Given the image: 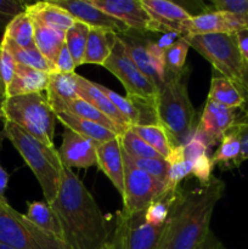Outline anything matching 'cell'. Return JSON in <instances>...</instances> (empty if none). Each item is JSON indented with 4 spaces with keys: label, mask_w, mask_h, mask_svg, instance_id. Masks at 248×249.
<instances>
[{
    "label": "cell",
    "mask_w": 248,
    "mask_h": 249,
    "mask_svg": "<svg viewBox=\"0 0 248 249\" xmlns=\"http://www.w3.org/2000/svg\"><path fill=\"white\" fill-rule=\"evenodd\" d=\"M62 229L68 249H99L108 242L104 214L82 180L63 167L60 190L50 203Z\"/></svg>",
    "instance_id": "6da1fadb"
},
{
    "label": "cell",
    "mask_w": 248,
    "mask_h": 249,
    "mask_svg": "<svg viewBox=\"0 0 248 249\" xmlns=\"http://www.w3.org/2000/svg\"><path fill=\"white\" fill-rule=\"evenodd\" d=\"M224 190V181L212 178L207 185L180 195L168 219L159 249H196L203 243L211 233L212 215Z\"/></svg>",
    "instance_id": "7a4b0ae2"
},
{
    "label": "cell",
    "mask_w": 248,
    "mask_h": 249,
    "mask_svg": "<svg viewBox=\"0 0 248 249\" xmlns=\"http://www.w3.org/2000/svg\"><path fill=\"white\" fill-rule=\"evenodd\" d=\"M184 73L167 77L155 102L157 123L167 131L173 148L184 146L194 135L196 111L189 97Z\"/></svg>",
    "instance_id": "3957f363"
},
{
    "label": "cell",
    "mask_w": 248,
    "mask_h": 249,
    "mask_svg": "<svg viewBox=\"0 0 248 249\" xmlns=\"http://www.w3.org/2000/svg\"><path fill=\"white\" fill-rule=\"evenodd\" d=\"M1 133L33 172L40 185L45 202L50 204L57 196L62 179L63 165L58 150L40 142L10 122L4 121Z\"/></svg>",
    "instance_id": "277c9868"
},
{
    "label": "cell",
    "mask_w": 248,
    "mask_h": 249,
    "mask_svg": "<svg viewBox=\"0 0 248 249\" xmlns=\"http://www.w3.org/2000/svg\"><path fill=\"white\" fill-rule=\"evenodd\" d=\"M4 121L15 124L45 145L53 147L56 113L43 92L6 97L2 101Z\"/></svg>",
    "instance_id": "5b68a950"
},
{
    "label": "cell",
    "mask_w": 248,
    "mask_h": 249,
    "mask_svg": "<svg viewBox=\"0 0 248 249\" xmlns=\"http://www.w3.org/2000/svg\"><path fill=\"white\" fill-rule=\"evenodd\" d=\"M0 243L14 249H68L66 243L34 225L0 198Z\"/></svg>",
    "instance_id": "8992f818"
},
{
    "label": "cell",
    "mask_w": 248,
    "mask_h": 249,
    "mask_svg": "<svg viewBox=\"0 0 248 249\" xmlns=\"http://www.w3.org/2000/svg\"><path fill=\"white\" fill-rule=\"evenodd\" d=\"M199 55L203 56L214 71L238 85L243 70V58L238 49L236 33H215L184 36Z\"/></svg>",
    "instance_id": "52a82bcc"
},
{
    "label": "cell",
    "mask_w": 248,
    "mask_h": 249,
    "mask_svg": "<svg viewBox=\"0 0 248 249\" xmlns=\"http://www.w3.org/2000/svg\"><path fill=\"white\" fill-rule=\"evenodd\" d=\"M104 67L112 73L125 89L128 97L155 106L158 89L156 85L136 67L128 55L123 39L118 36L111 55Z\"/></svg>",
    "instance_id": "ba28073f"
},
{
    "label": "cell",
    "mask_w": 248,
    "mask_h": 249,
    "mask_svg": "<svg viewBox=\"0 0 248 249\" xmlns=\"http://www.w3.org/2000/svg\"><path fill=\"white\" fill-rule=\"evenodd\" d=\"M123 158L124 191L122 195L123 209L121 212L125 215L142 213L164 194L165 184L136 168L124 152Z\"/></svg>",
    "instance_id": "9c48e42d"
},
{
    "label": "cell",
    "mask_w": 248,
    "mask_h": 249,
    "mask_svg": "<svg viewBox=\"0 0 248 249\" xmlns=\"http://www.w3.org/2000/svg\"><path fill=\"white\" fill-rule=\"evenodd\" d=\"M167 223L155 226L146 223L145 212L133 215L118 212L113 238L109 243L113 249H159Z\"/></svg>",
    "instance_id": "30bf717a"
},
{
    "label": "cell",
    "mask_w": 248,
    "mask_h": 249,
    "mask_svg": "<svg viewBox=\"0 0 248 249\" xmlns=\"http://www.w3.org/2000/svg\"><path fill=\"white\" fill-rule=\"evenodd\" d=\"M123 43L125 50L136 67L159 89L167 79L164 66V51L160 50L156 41L135 43L128 41L124 38Z\"/></svg>",
    "instance_id": "8fae6325"
},
{
    "label": "cell",
    "mask_w": 248,
    "mask_h": 249,
    "mask_svg": "<svg viewBox=\"0 0 248 249\" xmlns=\"http://www.w3.org/2000/svg\"><path fill=\"white\" fill-rule=\"evenodd\" d=\"M53 2L66 10L75 21L85 23L90 28L106 29L116 34H126L130 32L123 22L109 16L89 0H53Z\"/></svg>",
    "instance_id": "7c38bea8"
},
{
    "label": "cell",
    "mask_w": 248,
    "mask_h": 249,
    "mask_svg": "<svg viewBox=\"0 0 248 249\" xmlns=\"http://www.w3.org/2000/svg\"><path fill=\"white\" fill-rule=\"evenodd\" d=\"M91 2L109 16L123 22L130 31L156 32L153 21L141 0H91Z\"/></svg>",
    "instance_id": "4fadbf2b"
},
{
    "label": "cell",
    "mask_w": 248,
    "mask_h": 249,
    "mask_svg": "<svg viewBox=\"0 0 248 249\" xmlns=\"http://www.w3.org/2000/svg\"><path fill=\"white\" fill-rule=\"evenodd\" d=\"M248 28V22L228 12L212 11L191 16L184 27L182 36L215 33H237Z\"/></svg>",
    "instance_id": "5bb4252c"
},
{
    "label": "cell",
    "mask_w": 248,
    "mask_h": 249,
    "mask_svg": "<svg viewBox=\"0 0 248 249\" xmlns=\"http://www.w3.org/2000/svg\"><path fill=\"white\" fill-rule=\"evenodd\" d=\"M241 114L238 109L230 108L224 105L207 100L197 129L202 131L209 145L214 146L220 142L223 136L230 130Z\"/></svg>",
    "instance_id": "9a60e30c"
},
{
    "label": "cell",
    "mask_w": 248,
    "mask_h": 249,
    "mask_svg": "<svg viewBox=\"0 0 248 249\" xmlns=\"http://www.w3.org/2000/svg\"><path fill=\"white\" fill-rule=\"evenodd\" d=\"M61 163L66 168L88 169L96 165V145L89 139L65 128L58 148Z\"/></svg>",
    "instance_id": "2e32d148"
},
{
    "label": "cell",
    "mask_w": 248,
    "mask_h": 249,
    "mask_svg": "<svg viewBox=\"0 0 248 249\" xmlns=\"http://www.w3.org/2000/svg\"><path fill=\"white\" fill-rule=\"evenodd\" d=\"M155 24L156 32H174L182 36L184 27L191 15L180 5L167 0H141Z\"/></svg>",
    "instance_id": "e0dca14e"
},
{
    "label": "cell",
    "mask_w": 248,
    "mask_h": 249,
    "mask_svg": "<svg viewBox=\"0 0 248 249\" xmlns=\"http://www.w3.org/2000/svg\"><path fill=\"white\" fill-rule=\"evenodd\" d=\"M96 165L111 180L119 195H123L124 158L119 136L96 146Z\"/></svg>",
    "instance_id": "ac0fdd59"
},
{
    "label": "cell",
    "mask_w": 248,
    "mask_h": 249,
    "mask_svg": "<svg viewBox=\"0 0 248 249\" xmlns=\"http://www.w3.org/2000/svg\"><path fill=\"white\" fill-rule=\"evenodd\" d=\"M77 73H50L46 88V99L56 114L68 111V107L78 95Z\"/></svg>",
    "instance_id": "d6986e66"
},
{
    "label": "cell",
    "mask_w": 248,
    "mask_h": 249,
    "mask_svg": "<svg viewBox=\"0 0 248 249\" xmlns=\"http://www.w3.org/2000/svg\"><path fill=\"white\" fill-rule=\"evenodd\" d=\"M77 82L78 95H79L80 99L89 102V104L92 105L95 108H97L100 112H102L105 116L108 117V118L118 126L119 130L122 131V134H124V131L130 129V126L126 123L125 119L123 118V116L119 113L118 109H117L116 106L112 104L111 100L105 95V92L100 89L97 83L90 82L89 79H87V78L82 77V75L79 74H78L77 77Z\"/></svg>",
    "instance_id": "ffe728a7"
},
{
    "label": "cell",
    "mask_w": 248,
    "mask_h": 249,
    "mask_svg": "<svg viewBox=\"0 0 248 249\" xmlns=\"http://www.w3.org/2000/svg\"><path fill=\"white\" fill-rule=\"evenodd\" d=\"M49 77L50 73L17 63L14 78L5 89V99L43 92L48 88Z\"/></svg>",
    "instance_id": "44dd1931"
},
{
    "label": "cell",
    "mask_w": 248,
    "mask_h": 249,
    "mask_svg": "<svg viewBox=\"0 0 248 249\" xmlns=\"http://www.w3.org/2000/svg\"><path fill=\"white\" fill-rule=\"evenodd\" d=\"M56 119L62 124L65 128L71 129L74 133L84 136V138L91 140L95 145H101V143L107 142L109 140L118 138V134L100 124L94 123L88 119L80 118V117L74 116L70 112H63V113L56 114Z\"/></svg>",
    "instance_id": "7402d4cb"
},
{
    "label": "cell",
    "mask_w": 248,
    "mask_h": 249,
    "mask_svg": "<svg viewBox=\"0 0 248 249\" xmlns=\"http://www.w3.org/2000/svg\"><path fill=\"white\" fill-rule=\"evenodd\" d=\"M26 12L34 21L65 32H67L75 22L66 10L53 4V1H40L26 5Z\"/></svg>",
    "instance_id": "603a6c76"
},
{
    "label": "cell",
    "mask_w": 248,
    "mask_h": 249,
    "mask_svg": "<svg viewBox=\"0 0 248 249\" xmlns=\"http://www.w3.org/2000/svg\"><path fill=\"white\" fill-rule=\"evenodd\" d=\"M117 38H118V34L111 31L90 28L83 65L91 63V65L104 66L113 50Z\"/></svg>",
    "instance_id": "cb8c5ba5"
},
{
    "label": "cell",
    "mask_w": 248,
    "mask_h": 249,
    "mask_svg": "<svg viewBox=\"0 0 248 249\" xmlns=\"http://www.w3.org/2000/svg\"><path fill=\"white\" fill-rule=\"evenodd\" d=\"M32 21L34 26V43L36 49L53 66L61 49L66 44V32L41 24L34 19Z\"/></svg>",
    "instance_id": "d4e9b609"
},
{
    "label": "cell",
    "mask_w": 248,
    "mask_h": 249,
    "mask_svg": "<svg viewBox=\"0 0 248 249\" xmlns=\"http://www.w3.org/2000/svg\"><path fill=\"white\" fill-rule=\"evenodd\" d=\"M207 100L224 105L230 108L241 109V111L245 107V99L241 95L237 87L230 79L223 77L219 73L212 77L211 89H209Z\"/></svg>",
    "instance_id": "484cf974"
},
{
    "label": "cell",
    "mask_w": 248,
    "mask_h": 249,
    "mask_svg": "<svg viewBox=\"0 0 248 249\" xmlns=\"http://www.w3.org/2000/svg\"><path fill=\"white\" fill-rule=\"evenodd\" d=\"M28 220H31L34 225L38 226L49 235L63 241L62 229H61L58 219L55 212L51 208L48 202L34 201L28 203V211L24 214Z\"/></svg>",
    "instance_id": "4316f807"
},
{
    "label": "cell",
    "mask_w": 248,
    "mask_h": 249,
    "mask_svg": "<svg viewBox=\"0 0 248 249\" xmlns=\"http://www.w3.org/2000/svg\"><path fill=\"white\" fill-rule=\"evenodd\" d=\"M213 164L224 168H233L241 165V140L235 126L223 136L215 152L211 156Z\"/></svg>",
    "instance_id": "83f0119b"
},
{
    "label": "cell",
    "mask_w": 248,
    "mask_h": 249,
    "mask_svg": "<svg viewBox=\"0 0 248 249\" xmlns=\"http://www.w3.org/2000/svg\"><path fill=\"white\" fill-rule=\"evenodd\" d=\"M1 44H4L7 48V50L12 53L14 58L16 60L17 63L19 65L27 66V67H32L34 70L43 71L46 73L55 72L53 66L41 55L40 51L35 48H21V46L16 45L14 41L10 39L2 36Z\"/></svg>",
    "instance_id": "f1b7e54d"
},
{
    "label": "cell",
    "mask_w": 248,
    "mask_h": 249,
    "mask_svg": "<svg viewBox=\"0 0 248 249\" xmlns=\"http://www.w3.org/2000/svg\"><path fill=\"white\" fill-rule=\"evenodd\" d=\"M167 162L169 164V169L165 182V192H177L179 191L177 187L180 182L192 175V162L184 157L182 146L173 148L169 157L167 158Z\"/></svg>",
    "instance_id": "f546056e"
},
{
    "label": "cell",
    "mask_w": 248,
    "mask_h": 249,
    "mask_svg": "<svg viewBox=\"0 0 248 249\" xmlns=\"http://www.w3.org/2000/svg\"><path fill=\"white\" fill-rule=\"evenodd\" d=\"M2 36L10 39L21 48H35L33 21L26 10L12 19L11 23L5 29Z\"/></svg>",
    "instance_id": "4dcf8cb0"
},
{
    "label": "cell",
    "mask_w": 248,
    "mask_h": 249,
    "mask_svg": "<svg viewBox=\"0 0 248 249\" xmlns=\"http://www.w3.org/2000/svg\"><path fill=\"white\" fill-rule=\"evenodd\" d=\"M134 133L138 134L147 145L157 151L164 160L169 157L173 145L169 140L167 131L159 124H145V125L131 126Z\"/></svg>",
    "instance_id": "1f68e13d"
},
{
    "label": "cell",
    "mask_w": 248,
    "mask_h": 249,
    "mask_svg": "<svg viewBox=\"0 0 248 249\" xmlns=\"http://www.w3.org/2000/svg\"><path fill=\"white\" fill-rule=\"evenodd\" d=\"M180 197V192H165L148 206L145 211V221L155 226L164 225L172 214L173 207Z\"/></svg>",
    "instance_id": "d6a6232c"
},
{
    "label": "cell",
    "mask_w": 248,
    "mask_h": 249,
    "mask_svg": "<svg viewBox=\"0 0 248 249\" xmlns=\"http://www.w3.org/2000/svg\"><path fill=\"white\" fill-rule=\"evenodd\" d=\"M89 31V26L82 23V22L75 21L74 24L66 32V46H67L68 51L72 55L77 67L83 65Z\"/></svg>",
    "instance_id": "836d02e7"
},
{
    "label": "cell",
    "mask_w": 248,
    "mask_h": 249,
    "mask_svg": "<svg viewBox=\"0 0 248 249\" xmlns=\"http://www.w3.org/2000/svg\"><path fill=\"white\" fill-rule=\"evenodd\" d=\"M189 49L190 44L187 43L186 39L184 36H180L172 46H169L164 51V66L167 77L184 73Z\"/></svg>",
    "instance_id": "e575fe53"
},
{
    "label": "cell",
    "mask_w": 248,
    "mask_h": 249,
    "mask_svg": "<svg viewBox=\"0 0 248 249\" xmlns=\"http://www.w3.org/2000/svg\"><path fill=\"white\" fill-rule=\"evenodd\" d=\"M67 112H70V113L74 114V116L77 117H80V118L88 119V121H91L94 122V123L100 124V125L105 126V128L117 133L119 136L122 135V131L119 130L118 126H117L108 117L105 116L102 112H100L99 109L95 108L92 105H90L89 102L80 99V97H78L77 100H74V101L70 105Z\"/></svg>",
    "instance_id": "d590c367"
},
{
    "label": "cell",
    "mask_w": 248,
    "mask_h": 249,
    "mask_svg": "<svg viewBox=\"0 0 248 249\" xmlns=\"http://www.w3.org/2000/svg\"><path fill=\"white\" fill-rule=\"evenodd\" d=\"M122 148L128 156L134 158H163L157 151L145 142L133 129H128L119 136ZM164 160V158H163Z\"/></svg>",
    "instance_id": "8d00e7d4"
},
{
    "label": "cell",
    "mask_w": 248,
    "mask_h": 249,
    "mask_svg": "<svg viewBox=\"0 0 248 249\" xmlns=\"http://www.w3.org/2000/svg\"><path fill=\"white\" fill-rule=\"evenodd\" d=\"M126 157L129 158V160L136 168H139L142 172L147 173L148 175L156 178V179L164 182V184L167 182L168 169H169V164H168L167 160H163V158H134L128 155H126Z\"/></svg>",
    "instance_id": "74e56055"
},
{
    "label": "cell",
    "mask_w": 248,
    "mask_h": 249,
    "mask_svg": "<svg viewBox=\"0 0 248 249\" xmlns=\"http://www.w3.org/2000/svg\"><path fill=\"white\" fill-rule=\"evenodd\" d=\"M209 147H211V145H209L206 136L196 126V130H195L194 135L182 146V152H184V157L187 160L194 162L195 160H197L201 156L208 155Z\"/></svg>",
    "instance_id": "f35d334b"
},
{
    "label": "cell",
    "mask_w": 248,
    "mask_h": 249,
    "mask_svg": "<svg viewBox=\"0 0 248 249\" xmlns=\"http://www.w3.org/2000/svg\"><path fill=\"white\" fill-rule=\"evenodd\" d=\"M214 11L228 12L248 22V0H214Z\"/></svg>",
    "instance_id": "ab89813d"
},
{
    "label": "cell",
    "mask_w": 248,
    "mask_h": 249,
    "mask_svg": "<svg viewBox=\"0 0 248 249\" xmlns=\"http://www.w3.org/2000/svg\"><path fill=\"white\" fill-rule=\"evenodd\" d=\"M26 10V5L17 0H0V32H5L12 19Z\"/></svg>",
    "instance_id": "60d3db41"
},
{
    "label": "cell",
    "mask_w": 248,
    "mask_h": 249,
    "mask_svg": "<svg viewBox=\"0 0 248 249\" xmlns=\"http://www.w3.org/2000/svg\"><path fill=\"white\" fill-rule=\"evenodd\" d=\"M16 66L17 62L14 56H12V53L7 50L4 44L0 43V77H1L2 83H4L5 89L14 78Z\"/></svg>",
    "instance_id": "b9f144b4"
},
{
    "label": "cell",
    "mask_w": 248,
    "mask_h": 249,
    "mask_svg": "<svg viewBox=\"0 0 248 249\" xmlns=\"http://www.w3.org/2000/svg\"><path fill=\"white\" fill-rule=\"evenodd\" d=\"M213 167L211 156L203 155L192 162V175L201 182V185H207L213 178Z\"/></svg>",
    "instance_id": "7bdbcfd3"
},
{
    "label": "cell",
    "mask_w": 248,
    "mask_h": 249,
    "mask_svg": "<svg viewBox=\"0 0 248 249\" xmlns=\"http://www.w3.org/2000/svg\"><path fill=\"white\" fill-rule=\"evenodd\" d=\"M235 129L237 130L238 136L241 140V157L240 163H243L248 160V111L243 112L236 123L233 124Z\"/></svg>",
    "instance_id": "ee69618b"
},
{
    "label": "cell",
    "mask_w": 248,
    "mask_h": 249,
    "mask_svg": "<svg viewBox=\"0 0 248 249\" xmlns=\"http://www.w3.org/2000/svg\"><path fill=\"white\" fill-rule=\"evenodd\" d=\"M53 67H55V72L57 73H74L77 66H75L74 60H73L72 55L68 51L66 44L61 49Z\"/></svg>",
    "instance_id": "f6af8a7d"
},
{
    "label": "cell",
    "mask_w": 248,
    "mask_h": 249,
    "mask_svg": "<svg viewBox=\"0 0 248 249\" xmlns=\"http://www.w3.org/2000/svg\"><path fill=\"white\" fill-rule=\"evenodd\" d=\"M237 89L240 90L241 95L245 99V107H243L242 111L247 112L248 111V65L245 63L243 65V70H242V74H241V80L238 83V85H236Z\"/></svg>",
    "instance_id": "bcb514c9"
},
{
    "label": "cell",
    "mask_w": 248,
    "mask_h": 249,
    "mask_svg": "<svg viewBox=\"0 0 248 249\" xmlns=\"http://www.w3.org/2000/svg\"><path fill=\"white\" fill-rule=\"evenodd\" d=\"M236 38H237L238 49H240L243 62L248 65V28L238 31L236 33Z\"/></svg>",
    "instance_id": "7dc6e473"
},
{
    "label": "cell",
    "mask_w": 248,
    "mask_h": 249,
    "mask_svg": "<svg viewBox=\"0 0 248 249\" xmlns=\"http://www.w3.org/2000/svg\"><path fill=\"white\" fill-rule=\"evenodd\" d=\"M180 36H179L177 33H174V32H167V33L163 34V36L156 41V44H157V46L160 49V50L165 51L169 46H172L173 44L180 38Z\"/></svg>",
    "instance_id": "c3c4849f"
},
{
    "label": "cell",
    "mask_w": 248,
    "mask_h": 249,
    "mask_svg": "<svg viewBox=\"0 0 248 249\" xmlns=\"http://www.w3.org/2000/svg\"><path fill=\"white\" fill-rule=\"evenodd\" d=\"M1 141L2 138L0 139V148H1ZM9 179L10 174L5 170V168L0 163V198L1 199H6L5 198V191L7 189V185H9Z\"/></svg>",
    "instance_id": "681fc988"
},
{
    "label": "cell",
    "mask_w": 248,
    "mask_h": 249,
    "mask_svg": "<svg viewBox=\"0 0 248 249\" xmlns=\"http://www.w3.org/2000/svg\"><path fill=\"white\" fill-rule=\"evenodd\" d=\"M196 249H221V246L219 241L215 238V236L211 232L208 237L206 238V241L201 243Z\"/></svg>",
    "instance_id": "f907efd6"
},
{
    "label": "cell",
    "mask_w": 248,
    "mask_h": 249,
    "mask_svg": "<svg viewBox=\"0 0 248 249\" xmlns=\"http://www.w3.org/2000/svg\"><path fill=\"white\" fill-rule=\"evenodd\" d=\"M0 100L4 101L5 100V87H4V83H2L1 77H0Z\"/></svg>",
    "instance_id": "816d5d0a"
},
{
    "label": "cell",
    "mask_w": 248,
    "mask_h": 249,
    "mask_svg": "<svg viewBox=\"0 0 248 249\" xmlns=\"http://www.w3.org/2000/svg\"><path fill=\"white\" fill-rule=\"evenodd\" d=\"M1 119H4V114H2V101L0 100V122H1ZM4 138V135H2V133H0V139Z\"/></svg>",
    "instance_id": "f5cc1de1"
},
{
    "label": "cell",
    "mask_w": 248,
    "mask_h": 249,
    "mask_svg": "<svg viewBox=\"0 0 248 249\" xmlns=\"http://www.w3.org/2000/svg\"><path fill=\"white\" fill-rule=\"evenodd\" d=\"M99 249H113V248H112L111 243H109V241H108V242H107L106 245H104L101 248H99Z\"/></svg>",
    "instance_id": "db71d44e"
},
{
    "label": "cell",
    "mask_w": 248,
    "mask_h": 249,
    "mask_svg": "<svg viewBox=\"0 0 248 249\" xmlns=\"http://www.w3.org/2000/svg\"><path fill=\"white\" fill-rule=\"evenodd\" d=\"M0 249H14V248H11V247H9V246H5V245H2V243H0Z\"/></svg>",
    "instance_id": "11a10c76"
}]
</instances>
